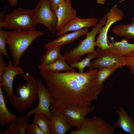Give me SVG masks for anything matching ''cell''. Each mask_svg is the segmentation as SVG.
Segmentation results:
<instances>
[{
	"instance_id": "obj_30",
	"label": "cell",
	"mask_w": 134,
	"mask_h": 134,
	"mask_svg": "<svg viewBox=\"0 0 134 134\" xmlns=\"http://www.w3.org/2000/svg\"><path fill=\"white\" fill-rule=\"evenodd\" d=\"M26 134H44L43 132L37 125L29 123L26 129Z\"/></svg>"
},
{
	"instance_id": "obj_15",
	"label": "cell",
	"mask_w": 134,
	"mask_h": 134,
	"mask_svg": "<svg viewBox=\"0 0 134 134\" xmlns=\"http://www.w3.org/2000/svg\"><path fill=\"white\" fill-rule=\"evenodd\" d=\"M108 48L103 52L119 57H123L134 51V44L128 42V39H122L121 41L111 43L108 40Z\"/></svg>"
},
{
	"instance_id": "obj_9",
	"label": "cell",
	"mask_w": 134,
	"mask_h": 134,
	"mask_svg": "<svg viewBox=\"0 0 134 134\" xmlns=\"http://www.w3.org/2000/svg\"><path fill=\"white\" fill-rule=\"evenodd\" d=\"M37 80L38 86L39 103L36 107L29 111L26 115L29 117L33 114L40 113L50 119L52 116L50 110L52 102L51 95L42 82L39 79Z\"/></svg>"
},
{
	"instance_id": "obj_26",
	"label": "cell",
	"mask_w": 134,
	"mask_h": 134,
	"mask_svg": "<svg viewBox=\"0 0 134 134\" xmlns=\"http://www.w3.org/2000/svg\"><path fill=\"white\" fill-rule=\"evenodd\" d=\"M121 67L119 66L103 67L98 69L97 74V81L100 84H103V83L106 78L118 68Z\"/></svg>"
},
{
	"instance_id": "obj_22",
	"label": "cell",
	"mask_w": 134,
	"mask_h": 134,
	"mask_svg": "<svg viewBox=\"0 0 134 134\" xmlns=\"http://www.w3.org/2000/svg\"><path fill=\"white\" fill-rule=\"evenodd\" d=\"M61 46H58L47 49L40 59V65H45L51 64L62 57L60 52Z\"/></svg>"
},
{
	"instance_id": "obj_14",
	"label": "cell",
	"mask_w": 134,
	"mask_h": 134,
	"mask_svg": "<svg viewBox=\"0 0 134 134\" xmlns=\"http://www.w3.org/2000/svg\"><path fill=\"white\" fill-rule=\"evenodd\" d=\"M88 32V28H85L70 33H65L57 39L46 43L44 48L48 49L58 46L69 44L81 36L86 35Z\"/></svg>"
},
{
	"instance_id": "obj_8",
	"label": "cell",
	"mask_w": 134,
	"mask_h": 134,
	"mask_svg": "<svg viewBox=\"0 0 134 134\" xmlns=\"http://www.w3.org/2000/svg\"><path fill=\"white\" fill-rule=\"evenodd\" d=\"M124 0H121L117 4L112 7L106 13L107 19L104 26L100 29L99 34L95 42V46L101 48L103 52L109 47L107 39V33L111 26L114 23L121 21L124 16L123 12L118 8V5Z\"/></svg>"
},
{
	"instance_id": "obj_28",
	"label": "cell",
	"mask_w": 134,
	"mask_h": 134,
	"mask_svg": "<svg viewBox=\"0 0 134 134\" xmlns=\"http://www.w3.org/2000/svg\"><path fill=\"white\" fill-rule=\"evenodd\" d=\"M125 66L130 69L131 74L134 75V51L124 57Z\"/></svg>"
},
{
	"instance_id": "obj_27",
	"label": "cell",
	"mask_w": 134,
	"mask_h": 134,
	"mask_svg": "<svg viewBox=\"0 0 134 134\" xmlns=\"http://www.w3.org/2000/svg\"><path fill=\"white\" fill-rule=\"evenodd\" d=\"M15 77L11 78L4 83H0L3 87L4 91L9 98L15 95L13 89V83Z\"/></svg>"
},
{
	"instance_id": "obj_10",
	"label": "cell",
	"mask_w": 134,
	"mask_h": 134,
	"mask_svg": "<svg viewBox=\"0 0 134 134\" xmlns=\"http://www.w3.org/2000/svg\"><path fill=\"white\" fill-rule=\"evenodd\" d=\"M95 110V107L92 105H73L65 108L62 112L66 116L70 126L77 128L82 124L87 114Z\"/></svg>"
},
{
	"instance_id": "obj_23",
	"label": "cell",
	"mask_w": 134,
	"mask_h": 134,
	"mask_svg": "<svg viewBox=\"0 0 134 134\" xmlns=\"http://www.w3.org/2000/svg\"><path fill=\"white\" fill-rule=\"evenodd\" d=\"M113 32L116 35L123 37L127 39H134V23L129 24L117 25L112 30Z\"/></svg>"
},
{
	"instance_id": "obj_11",
	"label": "cell",
	"mask_w": 134,
	"mask_h": 134,
	"mask_svg": "<svg viewBox=\"0 0 134 134\" xmlns=\"http://www.w3.org/2000/svg\"><path fill=\"white\" fill-rule=\"evenodd\" d=\"M76 12L72 6L71 0H65L61 2L55 11L57 19L56 31H60L69 21L76 17Z\"/></svg>"
},
{
	"instance_id": "obj_18",
	"label": "cell",
	"mask_w": 134,
	"mask_h": 134,
	"mask_svg": "<svg viewBox=\"0 0 134 134\" xmlns=\"http://www.w3.org/2000/svg\"><path fill=\"white\" fill-rule=\"evenodd\" d=\"M29 117L26 115L18 116L16 119L9 125L7 129L1 131L0 134H25L29 124Z\"/></svg>"
},
{
	"instance_id": "obj_35",
	"label": "cell",
	"mask_w": 134,
	"mask_h": 134,
	"mask_svg": "<svg viewBox=\"0 0 134 134\" xmlns=\"http://www.w3.org/2000/svg\"><path fill=\"white\" fill-rule=\"evenodd\" d=\"M133 2L134 3V0H133ZM132 22L134 23V15L132 18Z\"/></svg>"
},
{
	"instance_id": "obj_32",
	"label": "cell",
	"mask_w": 134,
	"mask_h": 134,
	"mask_svg": "<svg viewBox=\"0 0 134 134\" xmlns=\"http://www.w3.org/2000/svg\"><path fill=\"white\" fill-rule=\"evenodd\" d=\"M52 11L55 12L58 5L62 1L65 0H48Z\"/></svg>"
},
{
	"instance_id": "obj_31",
	"label": "cell",
	"mask_w": 134,
	"mask_h": 134,
	"mask_svg": "<svg viewBox=\"0 0 134 134\" xmlns=\"http://www.w3.org/2000/svg\"><path fill=\"white\" fill-rule=\"evenodd\" d=\"M2 55L0 54V78L4 73V69L7 65L4 61Z\"/></svg>"
},
{
	"instance_id": "obj_3",
	"label": "cell",
	"mask_w": 134,
	"mask_h": 134,
	"mask_svg": "<svg viewBox=\"0 0 134 134\" xmlns=\"http://www.w3.org/2000/svg\"><path fill=\"white\" fill-rule=\"evenodd\" d=\"M27 83L18 87L17 94L9 98V100L13 107L18 111L24 112L27 108H31L33 102L38 99V86L37 79L32 75L27 74L22 76Z\"/></svg>"
},
{
	"instance_id": "obj_33",
	"label": "cell",
	"mask_w": 134,
	"mask_h": 134,
	"mask_svg": "<svg viewBox=\"0 0 134 134\" xmlns=\"http://www.w3.org/2000/svg\"><path fill=\"white\" fill-rule=\"evenodd\" d=\"M9 5L11 6H15L18 3V0H6Z\"/></svg>"
},
{
	"instance_id": "obj_21",
	"label": "cell",
	"mask_w": 134,
	"mask_h": 134,
	"mask_svg": "<svg viewBox=\"0 0 134 134\" xmlns=\"http://www.w3.org/2000/svg\"><path fill=\"white\" fill-rule=\"evenodd\" d=\"M66 62L62 57L59 60L51 64L45 65H40L38 68L39 70L54 72L75 71L73 68L69 66Z\"/></svg>"
},
{
	"instance_id": "obj_29",
	"label": "cell",
	"mask_w": 134,
	"mask_h": 134,
	"mask_svg": "<svg viewBox=\"0 0 134 134\" xmlns=\"http://www.w3.org/2000/svg\"><path fill=\"white\" fill-rule=\"evenodd\" d=\"M6 41L3 31L2 28H0V54L4 55L8 58V55L6 49Z\"/></svg>"
},
{
	"instance_id": "obj_7",
	"label": "cell",
	"mask_w": 134,
	"mask_h": 134,
	"mask_svg": "<svg viewBox=\"0 0 134 134\" xmlns=\"http://www.w3.org/2000/svg\"><path fill=\"white\" fill-rule=\"evenodd\" d=\"M115 131L113 126L97 116L86 118L80 127L69 131L70 134H113Z\"/></svg>"
},
{
	"instance_id": "obj_12",
	"label": "cell",
	"mask_w": 134,
	"mask_h": 134,
	"mask_svg": "<svg viewBox=\"0 0 134 134\" xmlns=\"http://www.w3.org/2000/svg\"><path fill=\"white\" fill-rule=\"evenodd\" d=\"M52 113L51 117L48 119L51 134H65L70 130L71 127L62 111L54 112Z\"/></svg>"
},
{
	"instance_id": "obj_1",
	"label": "cell",
	"mask_w": 134,
	"mask_h": 134,
	"mask_svg": "<svg viewBox=\"0 0 134 134\" xmlns=\"http://www.w3.org/2000/svg\"><path fill=\"white\" fill-rule=\"evenodd\" d=\"M98 70L89 69L80 73L75 71L58 72L40 70L39 73L52 97L50 108L51 113L62 112L72 105L91 106L103 89V84L97 81Z\"/></svg>"
},
{
	"instance_id": "obj_20",
	"label": "cell",
	"mask_w": 134,
	"mask_h": 134,
	"mask_svg": "<svg viewBox=\"0 0 134 134\" xmlns=\"http://www.w3.org/2000/svg\"><path fill=\"white\" fill-rule=\"evenodd\" d=\"M102 52L101 48L98 47L95 52L87 54L86 57L82 61H78L70 65L69 66L72 68H77L79 70V72L80 73L84 72V69L87 67H89V69H94V68L91 61L92 59L97 58Z\"/></svg>"
},
{
	"instance_id": "obj_2",
	"label": "cell",
	"mask_w": 134,
	"mask_h": 134,
	"mask_svg": "<svg viewBox=\"0 0 134 134\" xmlns=\"http://www.w3.org/2000/svg\"><path fill=\"white\" fill-rule=\"evenodd\" d=\"M3 31L13 62L19 67L23 54L35 39L44 34L43 32L36 30L17 29Z\"/></svg>"
},
{
	"instance_id": "obj_4",
	"label": "cell",
	"mask_w": 134,
	"mask_h": 134,
	"mask_svg": "<svg viewBox=\"0 0 134 134\" xmlns=\"http://www.w3.org/2000/svg\"><path fill=\"white\" fill-rule=\"evenodd\" d=\"M7 6L0 14V28L15 30H36L37 25L33 19L32 10L22 7L15 9L11 13L6 14Z\"/></svg>"
},
{
	"instance_id": "obj_24",
	"label": "cell",
	"mask_w": 134,
	"mask_h": 134,
	"mask_svg": "<svg viewBox=\"0 0 134 134\" xmlns=\"http://www.w3.org/2000/svg\"><path fill=\"white\" fill-rule=\"evenodd\" d=\"M24 74L23 70L15 65L10 60L8 61V64L6 67L4 73L0 78V83H3L11 78L18 75L22 76Z\"/></svg>"
},
{
	"instance_id": "obj_13",
	"label": "cell",
	"mask_w": 134,
	"mask_h": 134,
	"mask_svg": "<svg viewBox=\"0 0 134 134\" xmlns=\"http://www.w3.org/2000/svg\"><path fill=\"white\" fill-rule=\"evenodd\" d=\"M96 18L90 17L82 18L76 17L69 21L61 30L57 32L56 36L61 35L70 31H75L85 28L94 27L98 23Z\"/></svg>"
},
{
	"instance_id": "obj_36",
	"label": "cell",
	"mask_w": 134,
	"mask_h": 134,
	"mask_svg": "<svg viewBox=\"0 0 134 134\" xmlns=\"http://www.w3.org/2000/svg\"></svg>"
},
{
	"instance_id": "obj_34",
	"label": "cell",
	"mask_w": 134,
	"mask_h": 134,
	"mask_svg": "<svg viewBox=\"0 0 134 134\" xmlns=\"http://www.w3.org/2000/svg\"><path fill=\"white\" fill-rule=\"evenodd\" d=\"M97 3L99 4H104L105 3V0H96Z\"/></svg>"
},
{
	"instance_id": "obj_6",
	"label": "cell",
	"mask_w": 134,
	"mask_h": 134,
	"mask_svg": "<svg viewBox=\"0 0 134 134\" xmlns=\"http://www.w3.org/2000/svg\"><path fill=\"white\" fill-rule=\"evenodd\" d=\"M31 15L36 24L44 25L52 33L55 34L57 19L48 0H39L34 8L32 10Z\"/></svg>"
},
{
	"instance_id": "obj_17",
	"label": "cell",
	"mask_w": 134,
	"mask_h": 134,
	"mask_svg": "<svg viewBox=\"0 0 134 134\" xmlns=\"http://www.w3.org/2000/svg\"><path fill=\"white\" fill-rule=\"evenodd\" d=\"M93 67L96 68L119 66H125L124 57H119L103 52L92 62Z\"/></svg>"
},
{
	"instance_id": "obj_5",
	"label": "cell",
	"mask_w": 134,
	"mask_h": 134,
	"mask_svg": "<svg viewBox=\"0 0 134 134\" xmlns=\"http://www.w3.org/2000/svg\"><path fill=\"white\" fill-rule=\"evenodd\" d=\"M107 19L106 14L100 18L93 29L86 35V37L84 39L80 41L76 47L65 52L63 56V58L70 65L78 61L84 55L96 51L95 48L96 37L100 28L105 23Z\"/></svg>"
},
{
	"instance_id": "obj_19",
	"label": "cell",
	"mask_w": 134,
	"mask_h": 134,
	"mask_svg": "<svg viewBox=\"0 0 134 134\" xmlns=\"http://www.w3.org/2000/svg\"><path fill=\"white\" fill-rule=\"evenodd\" d=\"M1 87L0 84V125L4 127L12 123L18 116L12 114L7 109Z\"/></svg>"
},
{
	"instance_id": "obj_25",
	"label": "cell",
	"mask_w": 134,
	"mask_h": 134,
	"mask_svg": "<svg viewBox=\"0 0 134 134\" xmlns=\"http://www.w3.org/2000/svg\"><path fill=\"white\" fill-rule=\"evenodd\" d=\"M34 114L33 123L38 126L44 134H51L48 123V118L42 114L35 113Z\"/></svg>"
},
{
	"instance_id": "obj_16",
	"label": "cell",
	"mask_w": 134,
	"mask_h": 134,
	"mask_svg": "<svg viewBox=\"0 0 134 134\" xmlns=\"http://www.w3.org/2000/svg\"><path fill=\"white\" fill-rule=\"evenodd\" d=\"M115 113L118 116L117 120L113 124L115 128H121L130 134H134V119L132 115L129 116L123 107L117 109Z\"/></svg>"
}]
</instances>
